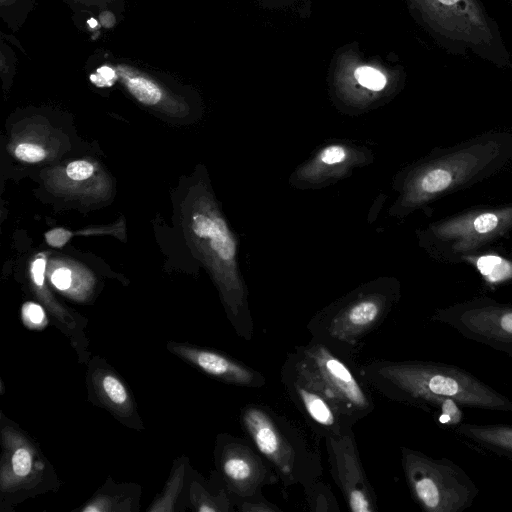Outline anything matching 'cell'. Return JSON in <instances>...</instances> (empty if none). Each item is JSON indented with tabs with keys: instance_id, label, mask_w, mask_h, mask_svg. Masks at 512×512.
I'll return each mask as SVG.
<instances>
[{
	"instance_id": "obj_1",
	"label": "cell",
	"mask_w": 512,
	"mask_h": 512,
	"mask_svg": "<svg viewBox=\"0 0 512 512\" xmlns=\"http://www.w3.org/2000/svg\"><path fill=\"white\" fill-rule=\"evenodd\" d=\"M359 372L384 397L413 405L445 402L467 407L512 410V403L469 373L444 364L404 360H372Z\"/></svg>"
},
{
	"instance_id": "obj_2",
	"label": "cell",
	"mask_w": 512,
	"mask_h": 512,
	"mask_svg": "<svg viewBox=\"0 0 512 512\" xmlns=\"http://www.w3.org/2000/svg\"><path fill=\"white\" fill-rule=\"evenodd\" d=\"M240 421L248 440L274 468L284 486L305 487L321 476L317 449L285 415L262 404L249 403L241 409Z\"/></svg>"
},
{
	"instance_id": "obj_3",
	"label": "cell",
	"mask_w": 512,
	"mask_h": 512,
	"mask_svg": "<svg viewBox=\"0 0 512 512\" xmlns=\"http://www.w3.org/2000/svg\"><path fill=\"white\" fill-rule=\"evenodd\" d=\"M288 355L353 425L374 410L370 387L361 377L354 355L314 338L295 346Z\"/></svg>"
},
{
	"instance_id": "obj_4",
	"label": "cell",
	"mask_w": 512,
	"mask_h": 512,
	"mask_svg": "<svg viewBox=\"0 0 512 512\" xmlns=\"http://www.w3.org/2000/svg\"><path fill=\"white\" fill-rule=\"evenodd\" d=\"M401 463L410 492L427 512H460L470 506L477 489L456 464L402 447Z\"/></svg>"
},
{
	"instance_id": "obj_5",
	"label": "cell",
	"mask_w": 512,
	"mask_h": 512,
	"mask_svg": "<svg viewBox=\"0 0 512 512\" xmlns=\"http://www.w3.org/2000/svg\"><path fill=\"white\" fill-rule=\"evenodd\" d=\"M388 304L382 295L361 296L315 315L307 330L311 338L354 355L363 340L381 325Z\"/></svg>"
},
{
	"instance_id": "obj_6",
	"label": "cell",
	"mask_w": 512,
	"mask_h": 512,
	"mask_svg": "<svg viewBox=\"0 0 512 512\" xmlns=\"http://www.w3.org/2000/svg\"><path fill=\"white\" fill-rule=\"evenodd\" d=\"M215 460L223 484L234 502L253 497L264 486L280 480L274 468L249 440L229 434L219 435Z\"/></svg>"
},
{
	"instance_id": "obj_7",
	"label": "cell",
	"mask_w": 512,
	"mask_h": 512,
	"mask_svg": "<svg viewBox=\"0 0 512 512\" xmlns=\"http://www.w3.org/2000/svg\"><path fill=\"white\" fill-rule=\"evenodd\" d=\"M281 382L289 400L320 438L340 436L353 429L354 425L331 399L298 369L289 355L281 368Z\"/></svg>"
},
{
	"instance_id": "obj_8",
	"label": "cell",
	"mask_w": 512,
	"mask_h": 512,
	"mask_svg": "<svg viewBox=\"0 0 512 512\" xmlns=\"http://www.w3.org/2000/svg\"><path fill=\"white\" fill-rule=\"evenodd\" d=\"M331 475L352 512H376L377 498L362 465L353 429L324 439Z\"/></svg>"
},
{
	"instance_id": "obj_9",
	"label": "cell",
	"mask_w": 512,
	"mask_h": 512,
	"mask_svg": "<svg viewBox=\"0 0 512 512\" xmlns=\"http://www.w3.org/2000/svg\"><path fill=\"white\" fill-rule=\"evenodd\" d=\"M498 152L496 142L479 143L433 162L416 181L417 197L429 199L456 187L481 171Z\"/></svg>"
},
{
	"instance_id": "obj_10",
	"label": "cell",
	"mask_w": 512,
	"mask_h": 512,
	"mask_svg": "<svg viewBox=\"0 0 512 512\" xmlns=\"http://www.w3.org/2000/svg\"><path fill=\"white\" fill-rule=\"evenodd\" d=\"M0 491L12 494L31 489L41 480L44 464L33 443L19 430L2 424Z\"/></svg>"
},
{
	"instance_id": "obj_11",
	"label": "cell",
	"mask_w": 512,
	"mask_h": 512,
	"mask_svg": "<svg viewBox=\"0 0 512 512\" xmlns=\"http://www.w3.org/2000/svg\"><path fill=\"white\" fill-rule=\"evenodd\" d=\"M436 29L471 43L488 42L491 31L475 0H413Z\"/></svg>"
},
{
	"instance_id": "obj_12",
	"label": "cell",
	"mask_w": 512,
	"mask_h": 512,
	"mask_svg": "<svg viewBox=\"0 0 512 512\" xmlns=\"http://www.w3.org/2000/svg\"><path fill=\"white\" fill-rule=\"evenodd\" d=\"M512 226V207L470 212L433 227L444 240H454L456 251L472 250Z\"/></svg>"
},
{
	"instance_id": "obj_13",
	"label": "cell",
	"mask_w": 512,
	"mask_h": 512,
	"mask_svg": "<svg viewBox=\"0 0 512 512\" xmlns=\"http://www.w3.org/2000/svg\"><path fill=\"white\" fill-rule=\"evenodd\" d=\"M168 349L222 382L248 388H260L266 382L255 369L220 352L182 343H169Z\"/></svg>"
},
{
	"instance_id": "obj_14",
	"label": "cell",
	"mask_w": 512,
	"mask_h": 512,
	"mask_svg": "<svg viewBox=\"0 0 512 512\" xmlns=\"http://www.w3.org/2000/svg\"><path fill=\"white\" fill-rule=\"evenodd\" d=\"M456 327L475 339L512 344V307L482 306L462 312Z\"/></svg>"
},
{
	"instance_id": "obj_15",
	"label": "cell",
	"mask_w": 512,
	"mask_h": 512,
	"mask_svg": "<svg viewBox=\"0 0 512 512\" xmlns=\"http://www.w3.org/2000/svg\"><path fill=\"white\" fill-rule=\"evenodd\" d=\"M91 382L99 400L119 417L127 418L134 412L130 393L121 379L109 369L93 371Z\"/></svg>"
},
{
	"instance_id": "obj_16",
	"label": "cell",
	"mask_w": 512,
	"mask_h": 512,
	"mask_svg": "<svg viewBox=\"0 0 512 512\" xmlns=\"http://www.w3.org/2000/svg\"><path fill=\"white\" fill-rule=\"evenodd\" d=\"M191 227L199 238L209 240L211 248L221 259L233 260L236 252L235 242L221 218L195 214L192 217Z\"/></svg>"
},
{
	"instance_id": "obj_17",
	"label": "cell",
	"mask_w": 512,
	"mask_h": 512,
	"mask_svg": "<svg viewBox=\"0 0 512 512\" xmlns=\"http://www.w3.org/2000/svg\"><path fill=\"white\" fill-rule=\"evenodd\" d=\"M457 432L484 448L512 456V426L463 424Z\"/></svg>"
},
{
	"instance_id": "obj_18",
	"label": "cell",
	"mask_w": 512,
	"mask_h": 512,
	"mask_svg": "<svg viewBox=\"0 0 512 512\" xmlns=\"http://www.w3.org/2000/svg\"><path fill=\"white\" fill-rule=\"evenodd\" d=\"M189 495L196 511L228 512L234 510L232 498L225 486L217 491H212L200 482L193 481L190 484Z\"/></svg>"
},
{
	"instance_id": "obj_19",
	"label": "cell",
	"mask_w": 512,
	"mask_h": 512,
	"mask_svg": "<svg viewBox=\"0 0 512 512\" xmlns=\"http://www.w3.org/2000/svg\"><path fill=\"white\" fill-rule=\"evenodd\" d=\"M187 464L182 462L174 467L162 493L150 507L149 512H172L184 484Z\"/></svg>"
},
{
	"instance_id": "obj_20",
	"label": "cell",
	"mask_w": 512,
	"mask_h": 512,
	"mask_svg": "<svg viewBox=\"0 0 512 512\" xmlns=\"http://www.w3.org/2000/svg\"><path fill=\"white\" fill-rule=\"evenodd\" d=\"M474 262L478 271L490 283H499L512 278V261L501 256L482 255Z\"/></svg>"
},
{
	"instance_id": "obj_21",
	"label": "cell",
	"mask_w": 512,
	"mask_h": 512,
	"mask_svg": "<svg viewBox=\"0 0 512 512\" xmlns=\"http://www.w3.org/2000/svg\"><path fill=\"white\" fill-rule=\"evenodd\" d=\"M312 511H339L337 501L325 484L315 481L304 487Z\"/></svg>"
},
{
	"instance_id": "obj_22",
	"label": "cell",
	"mask_w": 512,
	"mask_h": 512,
	"mask_svg": "<svg viewBox=\"0 0 512 512\" xmlns=\"http://www.w3.org/2000/svg\"><path fill=\"white\" fill-rule=\"evenodd\" d=\"M126 85L130 92L142 103L156 104L162 97L161 90L150 80L142 77H129Z\"/></svg>"
},
{
	"instance_id": "obj_23",
	"label": "cell",
	"mask_w": 512,
	"mask_h": 512,
	"mask_svg": "<svg viewBox=\"0 0 512 512\" xmlns=\"http://www.w3.org/2000/svg\"><path fill=\"white\" fill-rule=\"evenodd\" d=\"M353 68V77L360 86L371 91H380L386 86V75L376 67L358 64Z\"/></svg>"
},
{
	"instance_id": "obj_24",
	"label": "cell",
	"mask_w": 512,
	"mask_h": 512,
	"mask_svg": "<svg viewBox=\"0 0 512 512\" xmlns=\"http://www.w3.org/2000/svg\"><path fill=\"white\" fill-rule=\"evenodd\" d=\"M120 504L119 496H112L108 494H100L93 497L88 503L81 508L82 512H111V511H125Z\"/></svg>"
},
{
	"instance_id": "obj_25",
	"label": "cell",
	"mask_w": 512,
	"mask_h": 512,
	"mask_svg": "<svg viewBox=\"0 0 512 512\" xmlns=\"http://www.w3.org/2000/svg\"><path fill=\"white\" fill-rule=\"evenodd\" d=\"M22 320L30 329H42L48 323L43 308L33 302H26L22 306Z\"/></svg>"
},
{
	"instance_id": "obj_26",
	"label": "cell",
	"mask_w": 512,
	"mask_h": 512,
	"mask_svg": "<svg viewBox=\"0 0 512 512\" xmlns=\"http://www.w3.org/2000/svg\"><path fill=\"white\" fill-rule=\"evenodd\" d=\"M241 512H281L274 504L268 502L260 492L259 494L234 502Z\"/></svg>"
},
{
	"instance_id": "obj_27",
	"label": "cell",
	"mask_w": 512,
	"mask_h": 512,
	"mask_svg": "<svg viewBox=\"0 0 512 512\" xmlns=\"http://www.w3.org/2000/svg\"><path fill=\"white\" fill-rule=\"evenodd\" d=\"M15 156L22 161L34 163L43 160L46 152L38 145L22 143L15 148Z\"/></svg>"
},
{
	"instance_id": "obj_28",
	"label": "cell",
	"mask_w": 512,
	"mask_h": 512,
	"mask_svg": "<svg viewBox=\"0 0 512 512\" xmlns=\"http://www.w3.org/2000/svg\"><path fill=\"white\" fill-rule=\"evenodd\" d=\"M93 170L91 163L79 160L71 162L66 168V173L69 178L80 181L89 178L92 175Z\"/></svg>"
},
{
	"instance_id": "obj_29",
	"label": "cell",
	"mask_w": 512,
	"mask_h": 512,
	"mask_svg": "<svg viewBox=\"0 0 512 512\" xmlns=\"http://www.w3.org/2000/svg\"><path fill=\"white\" fill-rule=\"evenodd\" d=\"M71 237L72 233L64 228H55L45 233L46 242L55 248L63 247Z\"/></svg>"
},
{
	"instance_id": "obj_30",
	"label": "cell",
	"mask_w": 512,
	"mask_h": 512,
	"mask_svg": "<svg viewBox=\"0 0 512 512\" xmlns=\"http://www.w3.org/2000/svg\"><path fill=\"white\" fill-rule=\"evenodd\" d=\"M115 78V71L107 66L98 68L96 73L90 76V80L99 87L111 86Z\"/></svg>"
},
{
	"instance_id": "obj_31",
	"label": "cell",
	"mask_w": 512,
	"mask_h": 512,
	"mask_svg": "<svg viewBox=\"0 0 512 512\" xmlns=\"http://www.w3.org/2000/svg\"><path fill=\"white\" fill-rule=\"evenodd\" d=\"M51 281L59 290H67L72 281L71 271L67 268H59L53 272Z\"/></svg>"
},
{
	"instance_id": "obj_32",
	"label": "cell",
	"mask_w": 512,
	"mask_h": 512,
	"mask_svg": "<svg viewBox=\"0 0 512 512\" xmlns=\"http://www.w3.org/2000/svg\"><path fill=\"white\" fill-rule=\"evenodd\" d=\"M345 151L339 146H331L324 150L321 159L326 164H335L343 161Z\"/></svg>"
},
{
	"instance_id": "obj_33",
	"label": "cell",
	"mask_w": 512,
	"mask_h": 512,
	"mask_svg": "<svg viewBox=\"0 0 512 512\" xmlns=\"http://www.w3.org/2000/svg\"><path fill=\"white\" fill-rule=\"evenodd\" d=\"M46 262L43 258L36 259L31 268L32 278L36 286L42 287L44 285V272Z\"/></svg>"
},
{
	"instance_id": "obj_34",
	"label": "cell",
	"mask_w": 512,
	"mask_h": 512,
	"mask_svg": "<svg viewBox=\"0 0 512 512\" xmlns=\"http://www.w3.org/2000/svg\"><path fill=\"white\" fill-rule=\"evenodd\" d=\"M100 20L106 27H111L114 24V17L109 12H104L100 15Z\"/></svg>"
},
{
	"instance_id": "obj_35",
	"label": "cell",
	"mask_w": 512,
	"mask_h": 512,
	"mask_svg": "<svg viewBox=\"0 0 512 512\" xmlns=\"http://www.w3.org/2000/svg\"><path fill=\"white\" fill-rule=\"evenodd\" d=\"M88 24L90 25V27H95L97 25V21L95 19L91 18L88 21Z\"/></svg>"
}]
</instances>
